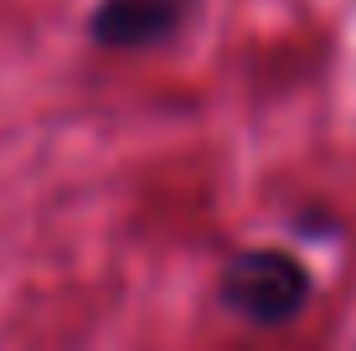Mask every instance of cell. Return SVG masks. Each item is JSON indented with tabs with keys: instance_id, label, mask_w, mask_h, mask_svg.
Instances as JSON below:
<instances>
[{
	"instance_id": "1",
	"label": "cell",
	"mask_w": 356,
	"mask_h": 351,
	"mask_svg": "<svg viewBox=\"0 0 356 351\" xmlns=\"http://www.w3.org/2000/svg\"><path fill=\"white\" fill-rule=\"evenodd\" d=\"M217 295H222V305L232 316H243L253 325H289L310 305L315 279L284 248H243L222 263Z\"/></svg>"
},
{
	"instance_id": "2",
	"label": "cell",
	"mask_w": 356,
	"mask_h": 351,
	"mask_svg": "<svg viewBox=\"0 0 356 351\" xmlns=\"http://www.w3.org/2000/svg\"><path fill=\"white\" fill-rule=\"evenodd\" d=\"M191 0H104L93 10V42L104 52H145L161 47L186 21Z\"/></svg>"
}]
</instances>
